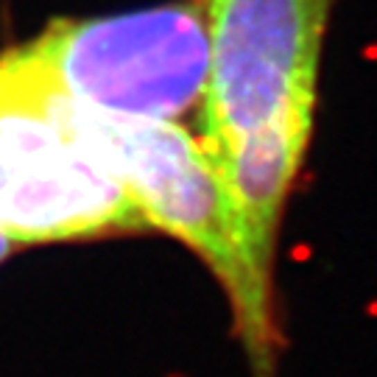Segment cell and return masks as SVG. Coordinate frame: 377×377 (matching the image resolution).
I'll return each instance as SVG.
<instances>
[{"mask_svg":"<svg viewBox=\"0 0 377 377\" xmlns=\"http://www.w3.org/2000/svg\"><path fill=\"white\" fill-rule=\"evenodd\" d=\"M335 0H196L210 40L199 143L229 196L243 252L274 288L282 213L305 165Z\"/></svg>","mask_w":377,"mask_h":377,"instance_id":"cell-1","label":"cell"},{"mask_svg":"<svg viewBox=\"0 0 377 377\" xmlns=\"http://www.w3.org/2000/svg\"><path fill=\"white\" fill-rule=\"evenodd\" d=\"M51 89L67 129L126 187L146 224L193 249L216 274L252 377H277V294L249 265L229 196L199 137L176 121L121 118Z\"/></svg>","mask_w":377,"mask_h":377,"instance_id":"cell-2","label":"cell"},{"mask_svg":"<svg viewBox=\"0 0 377 377\" xmlns=\"http://www.w3.org/2000/svg\"><path fill=\"white\" fill-rule=\"evenodd\" d=\"M12 246H15V243H12L6 235H0V263H3V260L12 254Z\"/></svg>","mask_w":377,"mask_h":377,"instance_id":"cell-5","label":"cell"},{"mask_svg":"<svg viewBox=\"0 0 377 377\" xmlns=\"http://www.w3.org/2000/svg\"><path fill=\"white\" fill-rule=\"evenodd\" d=\"M148 229L126 187L62 121L51 84L0 56V235L51 243Z\"/></svg>","mask_w":377,"mask_h":377,"instance_id":"cell-4","label":"cell"},{"mask_svg":"<svg viewBox=\"0 0 377 377\" xmlns=\"http://www.w3.org/2000/svg\"><path fill=\"white\" fill-rule=\"evenodd\" d=\"M9 53L62 96L143 121L199 112L210 67L207 26L196 0L115 17L56 20Z\"/></svg>","mask_w":377,"mask_h":377,"instance_id":"cell-3","label":"cell"}]
</instances>
